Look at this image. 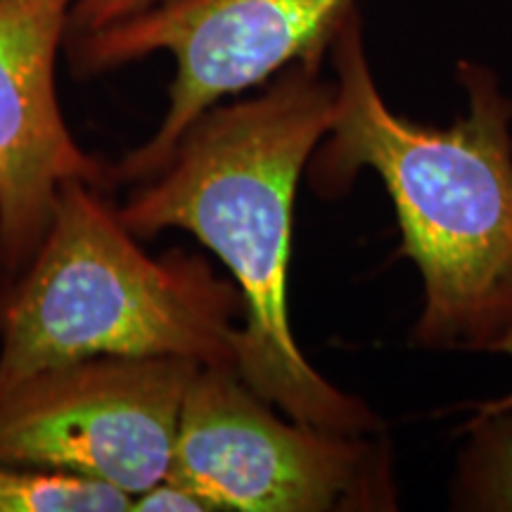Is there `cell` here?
I'll return each instance as SVG.
<instances>
[{
    "mask_svg": "<svg viewBox=\"0 0 512 512\" xmlns=\"http://www.w3.org/2000/svg\"><path fill=\"white\" fill-rule=\"evenodd\" d=\"M453 477V508L512 512V408L475 415Z\"/></svg>",
    "mask_w": 512,
    "mask_h": 512,
    "instance_id": "ba28073f",
    "label": "cell"
},
{
    "mask_svg": "<svg viewBox=\"0 0 512 512\" xmlns=\"http://www.w3.org/2000/svg\"><path fill=\"white\" fill-rule=\"evenodd\" d=\"M335 110L309 159L316 195H344L361 169L380 176L422 275L413 344L491 351L512 335V98L486 64L458 62L465 117L427 126L389 110L370 69L361 10L332 38Z\"/></svg>",
    "mask_w": 512,
    "mask_h": 512,
    "instance_id": "7a4b0ae2",
    "label": "cell"
},
{
    "mask_svg": "<svg viewBox=\"0 0 512 512\" xmlns=\"http://www.w3.org/2000/svg\"><path fill=\"white\" fill-rule=\"evenodd\" d=\"M133 498L72 472L0 463V512H128Z\"/></svg>",
    "mask_w": 512,
    "mask_h": 512,
    "instance_id": "9c48e42d",
    "label": "cell"
},
{
    "mask_svg": "<svg viewBox=\"0 0 512 512\" xmlns=\"http://www.w3.org/2000/svg\"><path fill=\"white\" fill-rule=\"evenodd\" d=\"M102 192L64 183L41 245L0 287V389L100 356L235 366L233 280L202 254H147Z\"/></svg>",
    "mask_w": 512,
    "mask_h": 512,
    "instance_id": "3957f363",
    "label": "cell"
},
{
    "mask_svg": "<svg viewBox=\"0 0 512 512\" xmlns=\"http://www.w3.org/2000/svg\"><path fill=\"white\" fill-rule=\"evenodd\" d=\"M76 0H0V275L17 278L53 221L60 188L105 190L110 166L69 131L57 95V55Z\"/></svg>",
    "mask_w": 512,
    "mask_h": 512,
    "instance_id": "52a82bcc",
    "label": "cell"
},
{
    "mask_svg": "<svg viewBox=\"0 0 512 512\" xmlns=\"http://www.w3.org/2000/svg\"><path fill=\"white\" fill-rule=\"evenodd\" d=\"M152 3L155 0H76L72 22H69V36L105 29L110 24L121 22V19L138 15L140 10L150 8Z\"/></svg>",
    "mask_w": 512,
    "mask_h": 512,
    "instance_id": "30bf717a",
    "label": "cell"
},
{
    "mask_svg": "<svg viewBox=\"0 0 512 512\" xmlns=\"http://www.w3.org/2000/svg\"><path fill=\"white\" fill-rule=\"evenodd\" d=\"M496 354H505V356H512V335L508 339H503L501 347H498ZM512 408V392L501 396V399H494V401H486V403H479L475 415H489V413H498V411H508Z\"/></svg>",
    "mask_w": 512,
    "mask_h": 512,
    "instance_id": "7c38bea8",
    "label": "cell"
},
{
    "mask_svg": "<svg viewBox=\"0 0 512 512\" xmlns=\"http://www.w3.org/2000/svg\"><path fill=\"white\" fill-rule=\"evenodd\" d=\"M169 477L214 510H396L389 451L370 434L283 420L235 366H202L178 420Z\"/></svg>",
    "mask_w": 512,
    "mask_h": 512,
    "instance_id": "5b68a950",
    "label": "cell"
},
{
    "mask_svg": "<svg viewBox=\"0 0 512 512\" xmlns=\"http://www.w3.org/2000/svg\"><path fill=\"white\" fill-rule=\"evenodd\" d=\"M133 512H211L209 503L176 479L166 475L162 482L152 484L150 489L133 496Z\"/></svg>",
    "mask_w": 512,
    "mask_h": 512,
    "instance_id": "8fae6325",
    "label": "cell"
},
{
    "mask_svg": "<svg viewBox=\"0 0 512 512\" xmlns=\"http://www.w3.org/2000/svg\"><path fill=\"white\" fill-rule=\"evenodd\" d=\"M202 366L100 356L0 389V463L98 479L138 496L169 475L181 408Z\"/></svg>",
    "mask_w": 512,
    "mask_h": 512,
    "instance_id": "8992f818",
    "label": "cell"
},
{
    "mask_svg": "<svg viewBox=\"0 0 512 512\" xmlns=\"http://www.w3.org/2000/svg\"><path fill=\"white\" fill-rule=\"evenodd\" d=\"M358 0H155L138 15L67 38L81 79L166 53L176 74L157 131L110 166L112 183H145L169 162L192 121L264 86L302 60H325Z\"/></svg>",
    "mask_w": 512,
    "mask_h": 512,
    "instance_id": "277c9868",
    "label": "cell"
},
{
    "mask_svg": "<svg viewBox=\"0 0 512 512\" xmlns=\"http://www.w3.org/2000/svg\"><path fill=\"white\" fill-rule=\"evenodd\" d=\"M323 62H294L256 95L200 114L119 216L140 240L185 230L221 261L242 297L235 368L256 394L299 425L380 434L366 401L311 366L290 323L294 197L335 110Z\"/></svg>",
    "mask_w": 512,
    "mask_h": 512,
    "instance_id": "6da1fadb",
    "label": "cell"
}]
</instances>
